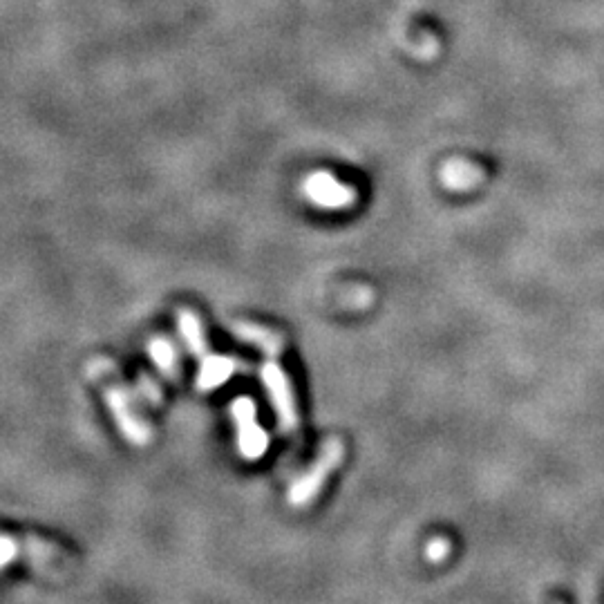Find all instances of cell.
Returning a JSON list of instances; mask_svg holds the SVG:
<instances>
[{"label": "cell", "mask_w": 604, "mask_h": 604, "mask_svg": "<svg viewBox=\"0 0 604 604\" xmlns=\"http://www.w3.org/2000/svg\"><path fill=\"white\" fill-rule=\"evenodd\" d=\"M233 417L238 421V446L247 459H260L267 450V434L262 432L256 419V405L249 399H240L233 403Z\"/></svg>", "instance_id": "6"}, {"label": "cell", "mask_w": 604, "mask_h": 604, "mask_svg": "<svg viewBox=\"0 0 604 604\" xmlns=\"http://www.w3.org/2000/svg\"><path fill=\"white\" fill-rule=\"evenodd\" d=\"M177 325H179V334H182L186 347L191 349V354L195 358L209 356V341H206L204 325L195 311H191V309L177 311Z\"/></svg>", "instance_id": "8"}, {"label": "cell", "mask_w": 604, "mask_h": 604, "mask_svg": "<svg viewBox=\"0 0 604 604\" xmlns=\"http://www.w3.org/2000/svg\"><path fill=\"white\" fill-rule=\"evenodd\" d=\"M443 182H446L450 188L455 191H464V188L475 186L479 182V168L470 166L466 162H450L446 168H443Z\"/></svg>", "instance_id": "10"}, {"label": "cell", "mask_w": 604, "mask_h": 604, "mask_svg": "<svg viewBox=\"0 0 604 604\" xmlns=\"http://www.w3.org/2000/svg\"><path fill=\"white\" fill-rule=\"evenodd\" d=\"M345 461V443L343 439L332 437L327 439L318 450V457L314 459L305 473H302L289 488V502L294 506H307L314 502L320 495V490L327 484L329 475Z\"/></svg>", "instance_id": "3"}, {"label": "cell", "mask_w": 604, "mask_h": 604, "mask_svg": "<svg viewBox=\"0 0 604 604\" xmlns=\"http://www.w3.org/2000/svg\"><path fill=\"white\" fill-rule=\"evenodd\" d=\"M242 361H238V358H231V356H206L202 358V372H200V379H197V385H200L202 390H213V388H220V385L231 379L233 374H238L244 370Z\"/></svg>", "instance_id": "7"}, {"label": "cell", "mask_w": 604, "mask_h": 604, "mask_svg": "<svg viewBox=\"0 0 604 604\" xmlns=\"http://www.w3.org/2000/svg\"><path fill=\"white\" fill-rule=\"evenodd\" d=\"M302 193H305L311 204H316L318 209H327V211L347 209V206H352L356 200V193L352 186L343 184L341 179H336L332 173H325V171L311 173L305 179V184H302Z\"/></svg>", "instance_id": "5"}, {"label": "cell", "mask_w": 604, "mask_h": 604, "mask_svg": "<svg viewBox=\"0 0 604 604\" xmlns=\"http://www.w3.org/2000/svg\"><path fill=\"white\" fill-rule=\"evenodd\" d=\"M135 394H137L139 405H146V408H159L164 401L162 390H159V385L150 379L148 374H139Z\"/></svg>", "instance_id": "11"}, {"label": "cell", "mask_w": 604, "mask_h": 604, "mask_svg": "<svg viewBox=\"0 0 604 604\" xmlns=\"http://www.w3.org/2000/svg\"><path fill=\"white\" fill-rule=\"evenodd\" d=\"M446 553H448V546H446V542H443V540H434L430 544V549H428V555H430L432 560H441Z\"/></svg>", "instance_id": "12"}, {"label": "cell", "mask_w": 604, "mask_h": 604, "mask_svg": "<svg viewBox=\"0 0 604 604\" xmlns=\"http://www.w3.org/2000/svg\"><path fill=\"white\" fill-rule=\"evenodd\" d=\"M150 349V358H153L155 365L159 367L166 379L177 381L179 379V358L175 347L166 341V338H153L148 345Z\"/></svg>", "instance_id": "9"}, {"label": "cell", "mask_w": 604, "mask_h": 604, "mask_svg": "<svg viewBox=\"0 0 604 604\" xmlns=\"http://www.w3.org/2000/svg\"><path fill=\"white\" fill-rule=\"evenodd\" d=\"M233 334L242 338V341L256 345L264 354L260 374H262V383H264V390H267L271 408L278 417L280 432L285 434V437H296L298 428H300L296 394H294V388H291L289 376L285 374V370H282L280 361H278L282 349H285V341H282V336L278 332H273V329L256 325V323H235Z\"/></svg>", "instance_id": "1"}, {"label": "cell", "mask_w": 604, "mask_h": 604, "mask_svg": "<svg viewBox=\"0 0 604 604\" xmlns=\"http://www.w3.org/2000/svg\"><path fill=\"white\" fill-rule=\"evenodd\" d=\"M18 555H27L34 566H41V569H50L54 571L56 566L61 564V560L68 558L61 549H56L54 544L41 540V537L34 535H23V537H14L12 533L3 535V566H12V562L18 558Z\"/></svg>", "instance_id": "4"}, {"label": "cell", "mask_w": 604, "mask_h": 604, "mask_svg": "<svg viewBox=\"0 0 604 604\" xmlns=\"http://www.w3.org/2000/svg\"><path fill=\"white\" fill-rule=\"evenodd\" d=\"M88 374L101 385L103 399H106L108 410L121 434L135 446H146L150 441V426L135 410V403H139L137 394L121 379L117 365L110 358H94L88 363Z\"/></svg>", "instance_id": "2"}]
</instances>
